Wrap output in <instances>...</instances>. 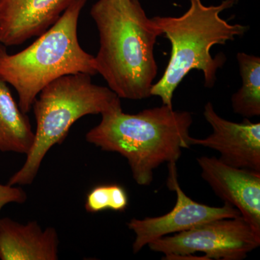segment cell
<instances>
[{
    "instance_id": "obj_1",
    "label": "cell",
    "mask_w": 260,
    "mask_h": 260,
    "mask_svg": "<svg viewBox=\"0 0 260 260\" xmlns=\"http://www.w3.org/2000/svg\"><path fill=\"white\" fill-rule=\"evenodd\" d=\"M90 15L99 35L95 68L108 88L128 100L151 96L158 74L154 49L161 36L140 0H98Z\"/></svg>"
},
{
    "instance_id": "obj_2",
    "label": "cell",
    "mask_w": 260,
    "mask_h": 260,
    "mask_svg": "<svg viewBox=\"0 0 260 260\" xmlns=\"http://www.w3.org/2000/svg\"><path fill=\"white\" fill-rule=\"evenodd\" d=\"M102 116L100 123L87 133V142L124 157L140 186L150 185L155 169L164 162H177L182 149L191 146L190 112L162 104L129 114L121 106Z\"/></svg>"
},
{
    "instance_id": "obj_3",
    "label": "cell",
    "mask_w": 260,
    "mask_h": 260,
    "mask_svg": "<svg viewBox=\"0 0 260 260\" xmlns=\"http://www.w3.org/2000/svg\"><path fill=\"white\" fill-rule=\"evenodd\" d=\"M189 1V9L181 16L152 18L160 36L170 42L172 52L164 74L153 84L150 93L169 107H172L174 92L192 70L201 71L205 86L213 88L217 73L223 68L226 57L221 53L213 57L212 48L244 37L249 28L248 25L230 23L220 16L239 0H223L218 5L209 6L202 0Z\"/></svg>"
},
{
    "instance_id": "obj_4",
    "label": "cell",
    "mask_w": 260,
    "mask_h": 260,
    "mask_svg": "<svg viewBox=\"0 0 260 260\" xmlns=\"http://www.w3.org/2000/svg\"><path fill=\"white\" fill-rule=\"evenodd\" d=\"M87 0H76L26 49L10 54L0 43V78L18 93L27 114L46 85L66 75L98 74L95 58L80 45L78 20Z\"/></svg>"
},
{
    "instance_id": "obj_5",
    "label": "cell",
    "mask_w": 260,
    "mask_h": 260,
    "mask_svg": "<svg viewBox=\"0 0 260 260\" xmlns=\"http://www.w3.org/2000/svg\"><path fill=\"white\" fill-rule=\"evenodd\" d=\"M91 77L86 73L64 75L41 90L32 106L37 124L34 145L8 185L32 184L48 151L64 141L78 119L121 107L120 98L108 87L92 83Z\"/></svg>"
},
{
    "instance_id": "obj_6",
    "label": "cell",
    "mask_w": 260,
    "mask_h": 260,
    "mask_svg": "<svg viewBox=\"0 0 260 260\" xmlns=\"http://www.w3.org/2000/svg\"><path fill=\"white\" fill-rule=\"evenodd\" d=\"M259 245L260 235L240 215L200 224L160 238L148 246L164 254V259H183L201 252L206 259L242 260Z\"/></svg>"
},
{
    "instance_id": "obj_7",
    "label": "cell",
    "mask_w": 260,
    "mask_h": 260,
    "mask_svg": "<svg viewBox=\"0 0 260 260\" xmlns=\"http://www.w3.org/2000/svg\"><path fill=\"white\" fill-rule=\"evenodd\" d=\"M177 162L169 164L167 185L177 194V203L169 213L159 217L144 219L133 218L127 223L129 230L135 234L133 249L139 252L150 242L166 236L189 230L200 224L221 218H237L240 212L232 205L224 203L216 208L197 203L181 189L177 179Z\"/></svg>"
},
{
    "instance_id": "obj_8",
    "label": "cell",
    "mask_w": 260,
    "mask_h": 260,
    "mask_svg": "<svg viewBox=\"0 0 260 260\" xmlns=\"http://www.w3.org/2000/svg\"><path fill=\"white\" fill-rule=\"evenodd\" d=\"M203 115L213 128V133L204 139L190 138L191 145H201L216 150L219 160L231 167L260 172V123L244 118L242 123L223 119L205 104Z\"/></svg>"
},
{
    "instance_id": "obj_9",
    "label": "cell",
    "mask_w": 260,
    "mask_h": 260,
    "mask_svg": "<svg viewBox=\"0 0 260 260\" xmlns=\"http://www.w3.org/2000/svg\"><path fill=\"white\" fill-rule=\"evenodd\" d=\"M197 161L215 194L237 208L260 235V172L231 167L215 157H200Z\"/></svg>"
},
{
    "instance_id": "obj_10",
    "label": "cell",
    "mask_w": 260,
    "mask_h": 260,
    "mask_svg": "<svg viewBox=\"0 0 260 260\" xmlns=\"http://www.w3.org/2000/svg\"><path fill=\"white\" fill-rule=\"evenodd\" d=\"M76 0H0V43L18 46L39 37Z\"/></svg>"
},
{
    "instance_id": "obj_11",
    "label": "cell",
    "mask_w": 260,
    "mask_h": 260,
    "mask_svg": "<svg viewBox=\"0 0 260 260\" xmlns=\"http://www.w3.org/2000/svg\"><path fill=\"white\" fill-rule=\"evenodd\" d=\"M59 238L54 228L42 230L37 221L21 224L0 218V259H58Z\"/></svg>"
},
{
    "instance_id": "obj_12",
    "label": "cell",
    "mask_w": 260,
    "mask_h": 260,
    "mask_svg": "<svg viewBox=\"0 0 260 260\" xmlns=\"http://www.w3.org/2000/svg\"><path fill=\"white\" fill-rule=\"evenodd\" d=\"M7 84L0 78V152L27 155L34 145L35 133Z\"/></svg>"
},
{
    "instance_id": "obj_13",
    "label": "cell",
    "mask_w": 260,
    "mask_h": 260,
    "mask_svg": "<svg viewBox=\"0 0 260 260\" xmlns=\"http://www.w3.org/2000/svg\"><path fill=\"white\" fill-rule=\"evenodd\" d=\"M242 87L233 94L232 106L235 114L244 118L260 115V58L239 52L237 55Z\"/></svg>"
},
{
    "instance_id": "obj_14",
    "label": "cell",
    "mask_w": 260,
    "mask_h": 260,
    "mask_svg": "<svg viewBox=\"0 0 260 260\" xmlns=\"http://www.w3.org/2000/svg\"><path fill=\"white\" fill-rule=\"evenodd\" d=\"M112 184L95 186L87 195L85 210L92 213L112 210Z\"/></svg>"
},
{
    "instance_id": "obj_15",
    "label": "cell",
    "mask_w": 260,
    "mask_h": 260,
    "mask_svg": "<svg viewBox=\"0 0 260 260\" xmlns=\"http://www.w3.org/2000/svg\"><path fill=\"white\" fill-rule=\"evenodd\" d=\"M27 200V194L23 189L15 187L14 186L0 184V212L5 205L10 203H25Z\"/></svg>"
}]
</instances>
